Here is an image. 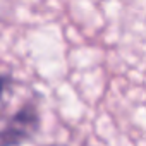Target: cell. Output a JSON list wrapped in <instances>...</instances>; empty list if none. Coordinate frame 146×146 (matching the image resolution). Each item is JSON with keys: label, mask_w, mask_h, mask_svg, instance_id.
<instances>
[{"label": "cell", "mask_w": 146, "mask_h": 146, "mask_svg": "<svg viewBox=\"0 0 146 146\" xmlns=\"http://www.w3.org/2000/svg\"><path fill=\"white\" fill-rule=\"evenodd\" d=\"M14 86H16V79L11 69H7L5 65H0V113L9 105L14 95Z\"/></svg>", "instance_id": "2"}, {"label": "cell", "mask_w": 146, "mask_h": 146, "mask_svg": "<svg viewBox=\"0 0 146 146\" xmlns=\"http://www.w3.org/2000/svg\"><path fill=\"white\" fill-rule=\"evenodd\" d=\"M41 125L40 107L35 100L19 107L0 127V144H19L38 134Z\"/></svg>", "instance_id": "1"}]
</instances>
